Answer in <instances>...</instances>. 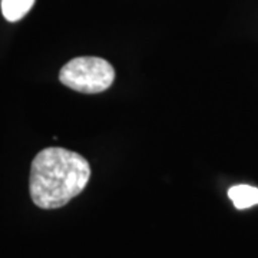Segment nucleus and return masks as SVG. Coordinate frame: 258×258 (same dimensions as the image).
Wrapping results in <instances>:
<instances>
[{
    "mask_svg": "<svg viewBox=\"0 0 258 258\" xmlns=\"http://www.w3.org/2000/svg\"><path fill=\"white\" fill-rule=\"evenodd\" d=\"M35 0H0L2 13L8 22H19L33 8Z\"/></svg>",
    "mask_w": 258,
    "mask_h": 258,
    "instance_id": "nucleus-4",
    "label": "nucleus"
},
{
    "mask_svg": "<svg viewBox=\"0 0 258 258\" xmlns=\"http://www.w3.org/2000/svg\"><path fill=\"white\" fill-rule=\"evenodd\" d=\"M59 81L76 92L99 93L113 83L115 69L102 57H75L60 69Z\"/></svg>",
    "mask_w": 258,
    "mask_h": 258,
    "instance_id": "nucleus-2",
    "label": "nucleus"
},
{
    "mask_svg": "<svg viewBox=\"0 0 258 258\" xmlns=\"http://www.w3.org/2000/svg\"><path fill=\"white\" fill-rule=\"evenodd\" d=\"M228 197L237 210H247L258 204V188L251 185H235L230 188Z\"/></svg>",
    "mask_w": 258,
    "mask_h": 258,
    "instance_id": "nucleus-3",
    "label": "nucleus"
},
{
    "mask_svg": "<svg viewBox=\"0 0 258 258\" xmlns=\"http://www.w3.org/2000/svg\"><path fill=\"white\" fill-rule=\"evenodd\" d=\"M89 178L91 166L81 154L64 148H46L32 162L30 198L39 208H60L82 192Z\"/></svg>",
    "mask_w": 258,
    "mask_h": 258,
    "instance_id": "nucleus-1",
    "label": "nucleus"
}]
</instances>
